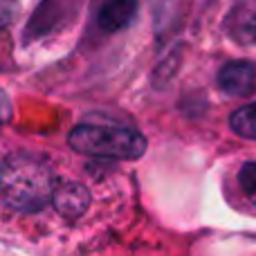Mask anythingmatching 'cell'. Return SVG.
I'll use <instances>...</instances> for the list:
<instances>
[{"label": "cell", "mask_w": 256, "mask_h": 256, "mask_svg": "<svg viewBox=\"0 0 256 256\" xmlns=\"http://www.w3.org/2000/svg\"><path fill=\"white\" fill-rule=\"evenodd\" d=\"M94 196L86 182L58 173L43 153L16 148L0 158V214L16 220L54 216L66 227L88 220Z\"/></svg>", "instance_id": "1"}, {"label": "cell", "mask_w": 256, "mask_h": 256, "mask_svg": "<svg viewBox=\"0 0 256 256\" xmlns=\"http://www.w3.org/2000/svg\"><path fill=\"white\" fill-rule=\"evenodd\" d=\"M68 144L74 153L94 160H137L146 150V137L135 128L110 122H84L70 130Z\"/></svg>", "instance_id": "2"}, {"label": "cell", "mask_w": 256, "mask_h": 256, "mask_svg": "<svg viewBox=\"0 0 256 256\" xmlns=\"http://www.w3.org/2000/svg\"><path fill=\"white\" fill-rule=\"evenodd\" d=\"M218 88L230 97H248L256 88V70L248 61H230L218 72Z\"/></svg>", "instance_id": "3"}, {"label": "cell", "mask_w": 256, "mask_h": 256, "mask_svg": "<svg viewBox=\"0 0 256 256\" xmlns=\"http://www.w3.org/2000/svg\"><path fill=\"white\" fill-rule=\"evenodd\" d=\"M137 0H108L99 9L97 22L106 32H122L135 20L137 16Z\"/></svg>", "instance_id": "4"}, {"label": "cell", "mask_w": 256, "mask_h": 256, "mask_svg": "<svg viewBox=\"0 0 256 256\" xmlns=\"http://www.w3.org/2000/svg\"><path fill=\"white\" fill-rule=\"evenodd\" d=\"M230 124L238 135L248 137V140H256V102L234 110Z\"/></svg>", "instance_id": "5"}, {"label": "cell", "mask_w": 256, "mask_h": 256, "mask_svg": "<svg viewBox=\"0 0 256 256\" xmlns=\"http://www.w3.org/2000/svg\"><path fill=\"white\" fill-rule=\"evenodd\" d=\"M238 184H240V191L245 194V198H248L256 209V162H248L240 168Z\"/></svg>", "instance_id": "6"}, {"label": "cell", "mask_w": 256, "mask_h": 256, "mask_svg": "<svg viewBox=\"0 0 256 256\" xmlns=\"http://www.w3.org/2000/svg\"><path fill=\"white\" fill-rule=\"evenodd\" d=\"M16 9V0H0V25H7L14 16Z\"/></svg>", "instance_id": "7"}, {"label": "cell", "mask_w": 256, "mask_h": 256, "mask_svg": "<svg viewBox=\"0 0 256 256\" xmlns=\"http://www.w3.org/2000/svg\"><path fill=\"white\" fill-rule=\"evenodd\" d=\"M12 120V102H9V97L0 90V124H4V122Z\"/></svg>", "instance_id": "8"}, {"label": "cell", "mask_w": 256, "mask_h": 256, "mask_svg": "<svg viewBox=\"0 0 256 256\" xmlns=\"http://www.w3.org/2000/svg\"><path fill=\"white\" fill-rule=\"evenodd\" d=\"M245 34H248L250 38L256 40V14H254V16H250L248 22H245Z\"/></svg>", "instance_id": "9"}]
</instances>
